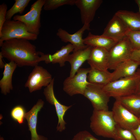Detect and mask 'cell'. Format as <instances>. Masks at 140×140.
<instances>
[{
  "label": "cell",
  "mask_w": 140,
  "mask_h": 140,
  "mask_svg": "<svg viewBox=\"0 0 140 140\" xmlns=\"http://www.w3.org/2000/svg\"><path fill=\"white\" fill-rule=\"evenodd\" d=\"M115 14L120 18L130 30H140V14L125 10H120Z\"/></svg>",
  "instance_id": "cell-22"
},
{
  "label": "cell",
  "mask_w": 140,
  "mask_h": 140,
  "mask_svg": "<svg viewBox=\"0 0 140 140\" xmlns=\"http://www.w3.org/2000/svg\"><path fill=\"white\" fill-rule=\"evenodd\" d=\"M90 128L96 135L115 138L117 125L111 111L94 109L90 118Z\"/></svg>",
  "instance_id": "cell-2"
},
{
  "label": "cell",
  "mask_w": 140,
  "mask_h": 140,
  "mask_svg": "<svg viewBox=\"0 0 140 140\" xmlns=\"http://www.w3.org/2000/svg\"><path fill=\"white\" fill-rule=\"evenodd\" d=\"M139 74V77L135 94L140 95V68L137 70Z\"/></svg>",
  "instance_id": "cell-34"
},
{
  "label": "cell",
  "mask_w": 140,
  "mask_h": 140,
  "mask_svg": "<svg viewBox=\"0 0 140 140\" xmlns=\"http://www.w3.org/2000/svg\"><path fill=\"white\" fill-rule=\"evenodd\" d=\"M90 25L84 24L79 30L73 34H70L65 30L61 28L59 29L57 35L61 40L65 43L69 42L74 47L73 51L83 49L88 46L84 43L82 35L86 30H89Z\"/></svg>",
  "instance_id": "cell-14"
},
{
  "label": "cell",
  "mask_w": 140,
  "mask_h": 140,
  "mask_svg": "<svg viewBox=\"0 0 140 140\" xmlns=\"http://www.w3.org/2000/svg\"><path fill=\"white\" fill-rule=\"evenodd\" d=\"M93 47L88 46L85 48L73 51L72 53L69 55L67 61L71 65L69 77L73 76L83 64L88 60Z\"/></svg>",
  "instance_id": "cell-18"
},
{
  "label": "cell",
  "mask_w": 140,
  "mask_h": 140,
  "mask_svg": "<svg viewBox=\"0 0 140 140\" xmlns=\"http://www.w3.org/2000/svg\"><path fill=\"white\" fill-rule=\"evenodd\" d=\"M116 100L139 117L140 115V95L134 94L117 98Z\"/></svg>",
  "instance_id": "cell-24"
},
{
  "label": "cell",
  "mask_w": 140,
  "mask_h": 140,
  "mask_svg": "<svg viewBox=\"0 0 140 140\" xmlns=\"http://www.w3.org/2000/svg\"><path fill=\"white\" fill-rule=\"evenodd\" d=\"M44 104V102L42 100L39 99L36 104L25 114V118L27 120L29 130L31 134V140H48L46 137L38 134L37 131L38 114Z\"/></svg>",
  "instance_id": "cell-16"
},
{
  "label": "cell",
  "mask_w": 140,
  "mask_h": 140,
  "mask_svg": "<svg viewBox=\"0 0 140 140\" xmlns=\"http://www.w3.org/2000/svg\"><path fill=\"white\" fill-rule=\"evenodd\" d=\"M3 57L1 52H0V68H4L5 64L3 62L2 58Z\"/></svg>",
  "instance_id": "cell-35"
},
{
  "label": "cell",
  "mask_w": 140,
  "mask_h": 140,
  "mask_svg": "<svg viewBox=\"0 0 140 140\" xmlns=\"http://www.w3.org/2000/svg\"><path fill=\"white\" fill-rule=\"evenodd\" d=\"M8 7L7 5L3 3L0 5V32L2 26L6 20V17Z\"/></svg>",
  "instance_id": "cell-31"
},
{
  "label": "cell",
  "mask_w": 140,
  "mask_h": 140,
  "mask_svg": "<svg viewBox=\"0 0 140 140\" xmlns=\"http://www.w3.org/2000/svg\"><path fill=\"white\" fill-rule=\"evenodd\" d=\"M103 86L89 83L83 95L90 101L94 110H108L110 97L103 89Z\"/></svg>",
  "instance_id": "cell-9"
},
{
  "label": "cell",
  "mask_w": 140,
  "mask_h": 140,
  "mask_svg": "<svg viewBox=\"0 0 140 140\" xmlns=\"http://www.w3.org/2000/svg\"><path fill=\"white\" fill-rule=\"evenodd\" d=\"M131 44L133 50H140V30H129L126 34Z\"/></svg>",
  "instance_id": "cell-28"
},
{
  "label": "cell",
  "mask_w": 140,
  "mask_h": 140,
  "mask_svg": "<svg viewBox=\"0 0 140 140\" xmlns=\"http://www.w3.org/2000/svg\"><path fill=\"white\" fill-rule=\"evenodd\" d=\"M139 66H140V61H139Z\"/></svg>",
  "instance_id": "cell-39"
},
{
  "label": "cell",
  "mask_w": 140,
  "mask_h": 140,
  "mask_svg": "<svg viewBox=\"0 0 140 140\" xmlns=\"http://www.w3.org/2000/svg\"><path fill=\"white\" fill-rule=\"evenodd\" d=\"M131 59L134 60L139 61H140V50H133Z\"/></svg>",
  "instance_id": "cell-32"
},
{
  "label": "cell",
  "mask_w": 140,
  "mask_h": 140,
  "mask_svg": "<svg viewBox=\"0 0 140 140\" xmlns=\"http://www.w3.org/2000/svg\"><path fill=\"white\" fill-rule=\"evenodd\" d=\"M38 36L29 33L25 24L18 20H6L0 32V46L5 41L13 38L36 40Z\"/></svg>",
  "instance_id": "cell-4"
},
{
  "label": "cell",
  "mask_w": 140,
  "mask_h": 140,
  "mask_svg": "<svg viewBox=\"0 0 140 140\" xmlns=\"http://www.w3.org/2000/svg\"><path fill=\"white\" fill-rule=\"evenodd\" d=\"M74 49L73 46L69 43L65 46H62L60 50L57 51L52 54H45L40 51L39 53L41 61H44L46 64L58 63L60 67H62L65 65V62L67 61L70 53L73 52Z\"/></svg>",
  "instance_id": "cell-17"
},
{
  "label": "cell",
  "mask_w": 140,
  "mask_h": 140,
  "mask_svg": "<svg viewBox=\"0 0 140 140\" xmlns=\"http://www.w3.org/2000/svg\"><path fill=\"white\" fill-rule=\"evenodd\" d=\"M139 77L137 71L133 75L110 82L103 86V89L110 97L115 99L135 94Z\"/></svg>",
  "instance_id": "cell-3"
},
{
  "label": "cell",
  "mask_w": 140,
  "mask_h": 140,
  "mask_svg": "<svg viewBox=\"0 0 140 140\" xmlns=\"http://www.w3.org/2000/svg\"><path fill=\"white\" fill-rule=\"evenodd\" d=\"M109 59V51L102 47H93L87 61L91 68L107 71Z\"/></svg>",
  "instance_id": "cell-15"
},
{
  "label": "cell",
  "mask_w": 140,
  "mask_h": 140,
  "mask_svg": "<svg viewBox=\"0 0 140 140\" xmlns=\"http://www.w3.org/2000/svg\"><path fill=\"white\" fill-rule=\"evenodd\" d=\"M139 66V61L131 59L121 63L112 73L111 81L133 75L136 73Z\"/></svg>",
  "instance_id": "cell-19"
},
{
  "label": "cell",
  "mask_w": 140,
  "mask_h": 140,
  "mask_svg": "<svg viewBox=\"0 0 140 140\" xmlns=\"http://www.w3.org/2000/svg\"><path fill=\"white\" fill-rule=\"evenodd\" d=\"M17 66V64L13 61L5 64L3 73V77L0 80L1 93L4 95L9 93L10 90L13 89L12 76Z\"/></svg>",
  "instance_id": "cell-21"
},
{
  "label": "cell",
  "mask_w": 140,
  "mask_h": 140,
  "mask_svg": "<svg viewBox=\"0 0 140 140\" xmlns=\"http://www.w3.org/2000/svg\"><path fill=\"white\" fill-rule=\"evenodd\" d=\"M111 111L117 125L121 128L131 131L136 128L140 124L139 117L116 100Z\"/></svg>",
  "instance_id": "cell-7"
},
{
  "label": "cell",
  "mask_w": 140,
  "mask_h": 140,
  "mask_svg": "<svg viewBox=\"0 0 140 140\" xmlns=\"http://www.w3.org/2000/svg\"><path fill=\"white\" fill-rule=\"evenodd\" d=\"M72 140H101L95 137L87 130L80 131L76 134Z\"/></svg>",
  "instance_id": "cell-30"
},
{
  "label": "cell",
  "mask_w": 140,
  "mask_h": 140,
  "mask_svg": "<svg viewBox=\"0 0 140 140\" xmlns=\"http://www.w3.org/2000/svg\"><path fill=\"white\" fill-rule=\"evenodd\" d=\"M112 78V73L108 70L101 71L90 68L87 80L90 83L104 86L111 81Z\"/></svg>",
  "instance_id": "cell-23"
},
{
  "label": "cell",
  "mask_w": 140,
  "mask_h": 140,
  "mask_svg": "<svg viewBox=\"0 0 140 140\" xmlns=\"http://www.w3.org/2000/svg\"><path fill=\"white\" fill-rule=\"evenodd\" d=\"M45 0H37L31 5L30 11L25 14L14 16L13 20L23 23L30 33L38 36L41 26L40 16Z\"/></svg>",
  "instance_id": "cell-5"
},
{
  "label": "cell",
  "mask_w": 140,
  "mask_h": 140,
  "mask_svg": "<svg viewBox=\"0 0 140 140\" xmlns=\"http://www.w3.org/2000/svg\"><path fill=\"white\" fill-rule=\"evenodd\" d=\"M118 41L104 36L94 34L89 32L84 39V44L92 47H99L109 51Z\"/></svg>",
  "instance_id": "cell-20"
},
{
  "label": "cell",
  "mask_w": 140,
  "mask_h": 140,
  "mask_svg": "<svg viewBox=\"0 0 140 140\" xmlns=\"http://www.w3.org/2000/svg\"><path fill=\"white\" fill-rule=\"evenodd\" d=\"M139 120H140V115L139 116Z\"/></svg>",
  "instance_id": "cell-38"
},
{
  "label": "cell",
  "mask_w": 140,
  "mask_h": 140,
  "mask_svg": "<svg viewBox=\"0 0 140 140\" xmlns=\"http://www.w3.org/2000/svg\"><path fill=\"white\" fill-rule=\"evenodd\" d=\"M54 78H53L49 84L44 89L43 93L46 99L49 103L55 107L58 118L57 127V130L60 132L64 131L66 128V123L64 119V116L67 111L72 105L66 106L61 104L56 98L54 94L53 85Z\"/></svg>",
  "instance_id": "cell-11"
},
{
  "label": "cell",
  "mask_w": 140,
  "mask_h": 140,
  "mask_svg": "<svg viewBox=\"0 0 140 140\" xmlns=\"http://www.w3.org/2000/svg\"><path fill=\"white\" fill-rule=\"evenodd\" d=\"M102 2V0H76L75 4L80 10L82 24L90 25Z\"/></svg>",
  "instance_id": "cell-13"
},
{
  "label": "cell",
  "mask_w": 140,
  "mask_h": 140,
  "mask_svg": "<svg viewBox=\"0 0 140 140\" xmlns=\"http://www.w3.org/2000/svg\"><path fill=\"white\" fill-rule=\"evenodd\" d=\"M129 30L124 22L115 14L108 23L102 34L119 41L126 36Z\"/></svg>",
  "instance_id": "cell-12"
},
{
  "label": "cell",
  "mask_w": 140,
  "mask_h": 140,
  "mask_svg": "<svg viewBox=\"0 0 140 140\" xmlns=\"http://www.w3.org/2000/svg\"><path fill=\"white\" fill-rule=\"evenodd\" d=\"M52 79L51 75L46 69L37 65L30 74L25 87L32 93L40 90L43 87H47Z\"/></svg>",
  "instance_id": "cell-10"
},
{
  "label": "cell",
  "mask_w": 140,
  "mask_h": 140,
  "mask_svg": "<svg viewBox=\"0 0 140 140\" xmlns=\"http://www.w3.org/2000/svg\"><path fill=\"white\" fill-rule=\"evenodd\" d=\"M25 114L24 108L20 106H18L14 107L11 113L12 117L20 124L23 123Z\"/></svg>",
  "instance_id": "cell-29"
},
{
  "label": "cell",
  "mask_w": 140,
  "mask_h": 140,
  "mask_svg": "<svg viewBox=\"0 0 140 140\" xmlns=\"http://www.w3.org/2000/svg\"><path fill=\"white\" fill-rule=\"evenodd\" d=\"M90 68H80L73 77H68L63 82L64 91L69 95H83L87 85L89 83L87 80V74Z\"/></svg>",
  "instance_id": "cell-8"
},
{
  "label": "cell",
  "mask_w": 140,
  "mask_h": 140,
  "mask_svg": "<svg viewBox=\"0 0 140 140\" xmlns=\"http://www.w3.org/2000/svg\"><path fill=\"white\" fill-rule=\"evenodd\" d=\"M15 2L11 8L7 12L6 20H10L15 14L22 13L30 1V0H15Z\"/></svg>",
  "instance_id": "cell-25"
},
{
  "label": "cell",
  "mask_w": 140,
  "mask_h": 140,
  "mask_svg": "<svg viewBox=\"0 0 140 140\" xmlns=\"http://www.w3.org/2000/svg\"><path fill=\"white\" fill-rule=\"evenodd\" d=\"M135 2L137 4L139 9V13L140 14V0H136Z\"/></svg>",
  "instance_id": "cell-36"
},
{
  "label": "cell",
  "mask_w": 140,
  "mask_h": 140,
  "mask_svg": "<svg viewBox=\"0 0 140 140\" xmlns=\"http://www.w3.org/2000/svg\"><path fill=\"white\" fill-rule=\"evenodd\" d=\"M133 51L127 36L119 41L109 51L108 69L114 70L121 63L130 59Z\"/></svg>",
  "instance_id": "cell-6"
},
{
  "label": "cell",
  "mask_w": 140,
  "mask_h": 140,
  "mask_svg": "<svg viewBox=\"0 0 140 140\" xmlns=\"http://www.w3.org/2000/svg\"><path fill=\"white\" fill-rule=\"evenodd\" d=\"M1 47L3 58L14 62L18 67H34L41 61L39 51L29 40L11 39L4 41Z\"/></svg>",
  "instance_id": "cell-1"
},
{
  "label": "cell",
  "mask_w": 140,
  "mask_h": 140,
  "mask_svg": "<svg viewBox=\"0 0 140 140\" xmlns=\"http://www.w3.org/2000/svg\"><path fill=\"white\" fill-rule=\"evenodd\" d=\"M136 140H140V124L136 129L131 131Z\"/></svg>",
  "instance_id": "cell-33"
},
{
  "label": "cell",
  "mask_w": 140,
  "mask_h": 140,
  "mask_svg": "<svg viewBox=\"0 0 140 140\" xmlns=\"http://www.w3.org/2000/svg\"><path fill=\"white\" fill-rule=\"evenodd\" d=\"M0 140H4V139L2 137H0Z\"/></svg>",
  "instance_id": "cell-37"
},
{
  "label": "cell",
  "mask_w": 140,
  "mask_h": 140,
  "mask_svg": "<svg viewBox=\"0 0 140 140\" xmlns=\"http://www.w3.org/2000/svg\"><path fill=\"white\" fill-rule=\"evenodd\" d=\"M112 140H115V139H112Z\"/></svg>",
  "instance_id": "cell-40"
},
{
  "label": "cell",
  "mask_w": 140,
  "mask_h": 140,
  "mask_svg": "<svg viewBox=\"0 0 140 140\" xmlns=\"http://www.w3.org/2000/svg\"><path fill=\"white\" fill-rule=\"evenodd\" d=\"M76 0H45L44 9L46 11L55 9L64 5H73Z\"/></svg>",
  "instance_id": "cell-26"
},
{
  "label": "cell",
  "mask_w": 140,
  "mask_h": 140,
  "mask_svg": "<svg viewBox=\"0 0 140 140\" xmlns=\"http://www.w3.org/2000/svg\"><path fill=\"white\" fill-rule=\"evenodd\" d=\"M116 140H136L131 131L121 128L117 125Z\"/></svg>",
  "instance_id": "cell-27"
}]
</instances>
